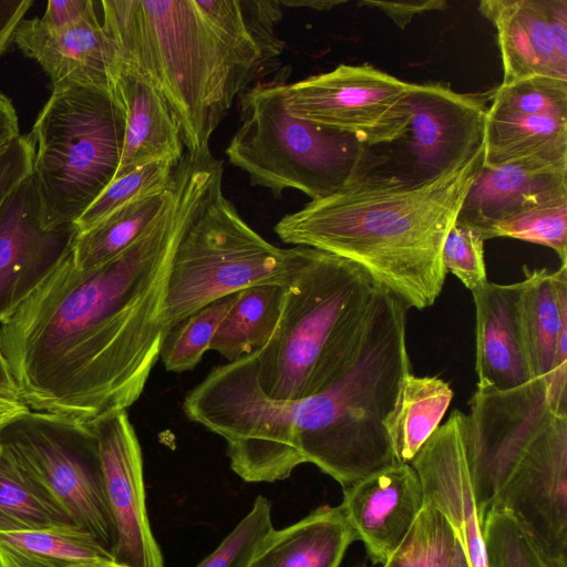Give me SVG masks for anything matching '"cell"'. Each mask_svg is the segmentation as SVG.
Returning a JSON list of instances; mask_svg holds the SVG:
<instances>
[{"label": "cell", "mask_w": 567, "mask_h": 567, "mask_svg": "<svg viewBox=\"0 0 567 567\" xmlns=\"http://www.w3.org/2000/svg\"><path fill=\"white\" fill-rule=\"evenodd\" d=\"M223 171L212 154L185 152L171 203L137 240L86 270L74 267L70 252L0 323L30 410L90 422L138 400L165 337L162 313L176 247Z\"/></svg>", "instance_id": "1"}, {"label": "cell", "mask_w": 567, "mask_h": 567, "mask_svg": "<svg viewBox=\"0 0 567 567\" xmlns=\"http://www.w3.org/2000/svg\"><path fill=\"white\" fill-rule=\"evenodd\" d=\"M120 62L145 78L177 118L185 151L209 141L240 95L270 72L284 43L279 0H102Z\"/></svg>", "instance_id": "2"}, {"label": "cell", "mask_w": 567, "mask_h": 567, "mask_svg": "<svg viewBox=\"0 0 567 567\" xmlns=\"http://www.w3.org/2000/svg\"><path fill=\"white\" fill-rule=\"evenodd\" d=\"M484 146L446 173L410 183L375 173L310 200L274 227L286 244L323 250L363 268L409 308L423 310L442 292L445 238L478 176Z\"/></svg>", "instance_id": "3"}, {"label": "cell", "mask_w": 567, "mask_h": 567, "mask_svg": "<svg viewBox=\"0 0 567 567\" xmlns=\"http://www.w3.org/2000/svg\"><path fill=\"white\" fill-rule=\"evenodd\" d=\"M466 443L478 515L507 512L557 567H567V414L534 379L507 391L478 389Z\"/></svg>", "instance_id": "4"}, {"label": "cell", "mask_w": 567, "mask_h": 567, "mask_svg": "<svg viewBox=\"0 0 567 567\" xmlns=\"http://www.w3.org/2000/svg\"><path fill=\"white\" fill-rule=\"evenodd\" d=\"M408 309L378 285L360 348L339 379L312 396L282 401V425L302 463L342 488L399 463L384 421L411 373Z\"/></svg>", "instance_id": "5"}, {"label": "cell", "mask_w": 567, "mask_h": 567, "mask_svg": "<svg viewBox=\"0 0 567 567\" xmlns=\"http://www.w3.org/2000/svg\"><path fill=\"white\" fill-rule=\"evenodd\" d=\"M377 286L358 264L303 246L282 285L276 328L255 351L262 392L300 400L336 382L360 348Z\"/></svg>", "instance_id": "6"}, {"label": "cell", "mask_w": 567, "mask_h": 567, "mask_svg": "<svg viewBox=\"0 0 567 567\" xmlns=\"http://www.w3.org/2000/svg\"><path fill=\"white\" fill-rule=\"evenodd\" d=\"M282 85L259 82L239 95L240 126L225 153L251 185L275 197L298 189L315 200L383 169L386 158L374 147L291 115Z\"/></svg>", "instance_id": "7"}, {"label": "cell", "mask_w": 567, "mask_h": 567, "mask_svg": "<svg viewBox=\"0 0 567 567\" xmlns=\"http://www.w3.org/2000/svg\"><path fill=\"white\" fill-rule=\"evenodd\" d=\"M31 176L45 229L72 225L114 179L125 113L109 90L54 86L31 131Z\"/></svg>", "instance_id": "8"}, {"label": "cell", "mask_w": 567, "mask_h": 567, "mask_svg": "<svg viewBox=\"0 0 567 567\" xmlns=\"http://www.w3.org/2000/svg\"><path fill=\"white\" fill-rule=\"evenodd\" d=\"M219 176L173 257L163 305L166 334L210 302L258 285H284L303 246L280 248L256 233L225 197Z\"/></svg>", "instance_id": "9"}, {"label": "cell", "mask_w": 567, "mask_h": 567, "mask_svg": "<svg viewBox=\"0 0 567 567\" xmlns=\"http://www.w3.org/2000/svg\"><path fill=\"white\" fill-rule=\"evenodd\" d=\"M0 443L76 526L113 553L114 526L87 422L29 410L0 431Z\"/></svg>", "instance_id": "10"}, {"label": "cell", "mask_w": 567, "mask_h": 567, "mask_svg": "<svg viewBox=\"0 0 567 567\" xmlns=\"http://www.w3.org/2000/svg\"><path fill=\"white\" fill-rule=\"evenodd\" d=\"M409 90L410 83L368 64H340L282 85L291 115L353 135L372 147L389 145L404 133Z\"/></svg>", "instance_id": "11"}, {"label": "cell", "mask_w": 567, "mask_h": 567, "mask_svg": "<svg viewBox=\"0 0 567 567\" xmlns=\"http://www.w3.org/2000/svg\"><path fill=\"white\" fill-rule=\"evenodd\" d=\"M489 95L461 94L441 83H410L409 123L391 143L401 159L393 176L422 183L472 157L484 146Z\"/></svg>", "instance_id": "12"}, {"label": "cell", "mask_w": 567, "mask_h": 567, "mask_svg": "<svg viewBox=\"0 0 567 567\" xmlns=\"http://www.w3.org/2000/svg\"><path fill=\"white\" fill-rule=\"evenodd\" d=\"M527 159L567 162V80L534 76L492 93L483 166Z\"/></svg>", "instance_id": "13"}, {"label": "cell", "mask_w": 567, "mask_h": 567, "mask_svg": "<svg viewBox=\"0 0 567 567\" xmlns=\"http://www.w3.org/2000/svg\"><path fill=\"white\" fill-rule=\"evenodd\" d=\"M87 423L114 526L115 561L125 567H164L147 515L141 445L127 412L109 413Z\"/></svg>", "instance_id": "14"}, {"label": "cell", "mask_w": 567, "mask_h": 567, "mask_svg": "<svg viewBox=\"0 0 567 567\" xmlns=\"http://www.w3.org/2000/svg\"><path fill=\"white\" fill-rule=\"evenodd\" d=\"M75 224L45 229L31 174L0 207V323L72 250Z\"/></svg>", "instance_id": "15"}, {"label": "cell", "mask_w": 567, "mask_h": 567, "mask_svg": "<svg viewBox=\"0 0 567 567\" xmlns=\"http://www.w3.org/2000/svg\"><path fill=\"white\" fill-rule=\"evenodd\" d=\"M467 414L454 410L410 462L424 501L452 526L470 567H488L466 443Z\"/></svg>", "instance_id": "16"}, {"label": "cell", "mask_w": 567, "mask_h": 567, "mask_svg": "<svg viewBox=\"0 0 567 567\" xmlns=\"http://www.w3.org/2000/svg\"><path fill=\"white\" fill-rule=\"evenodd\" d=\"M425 505L420 477L398 463L343 488L340 507L373 564H385Z\"/></svg>", "instance_id": "17"}, {"label": "cell", "mask_w": 567, "mask_h": 567, "mask_svg": "<svg viewBox=\"0 0 567 567\" xmlns=\"http://www.w3.org/2000/svg\"><path fill=\"white\" fill-rule=\"evenodd\" d=\"M12 42L49 75L52 86L78 84L112 92L116 47L93 10L81 21L53 28L22 19Z\"/></svg>", "instance_id": "18"}, {"label": "cell", "mask_w": 567, "mask_h": 567, "mask_svg": "<svg viewBox=\"0 0 567 567\" xmlns=\"http://www.w3.org/2000/svg\"><path fill=\"white\" fill-rule=\"evenodd\" d=\"M520 281L487 282L472 292L475 303V371L478 389L507 391L534 380L520 320Z\"/></svg>", "instance_id": "19"}, {"label": "cell", "mask_w": 567, "mask_h": 567, "mask_svg": "<svg viewBox=\"0 0 567 567\" xmlns=\"http://www.w3.org/2000/svg\"><path fill=\"white\" fill-rule=\"evenodd\" d=\"M567 197V162L519 161L482 166L457 220L482 231L524 209Z\"/></svg>", "instance_id": "20"}, {"label": "cell", "mask_w": 567, "mask_h": 567, "mask_svg": "<svg viewBox=\"0 0 567 567\" xmlns=\"http://www.w3.org/2000/svg\"><path fill=\"white\" fill-rule=\"evenodd\" d=\"M112 93L125 113L123 151L114 178L154 161L179 163L185 145L177 118L156 89L117 55Z\"/></svg>", "instance_id": "21"}, {"label": "cell", "mask_w": 567, "mask_h": 567, "mask_svg": "<svg viewBox=\"0 0 567 567\" xmlns=\"http://www.w3.org/2000/svg\"><path fill=\"white\" fill-rule=\"evenodd\" d=\"M478 11L497 31L501 84L534 76L567 80V61L555 48L545 0H483Z\"/></svg>", "instance_id": "22"}, {"label": "cell", "mask_w": 567, "mask_h": 567, "mask_svg": "<svg viewBox=\"0 0 567 567\" xmlns=\"http://www.w3.org/2000/svg\"><path fill=\"white\" fill-rule=\"evenodd\" d=\"M357 540L340 505L321 506L262 539L248 567H339Z\"/></svg>", "instance_id": "23"}, {"label": "cell", "mask_w": 567, "mask_h": 567, "mask_svg": "<svg viewBox=\"0 0 567 567\" xmlns=\"http://www.w3.org/2000/svg\"><path fill=\"white\" fill-rule=\"evenodd\" d=\"M519 320L533 379L545 382L560 337L567 333V264L555 270L523 267Z\"/></svg>", "instance_id": "24"}, {"label": "cell", "mask_w": 567, "mask_h": 567, "mask_svg": "<svg viewBox=\"0 0 567 567\" xmlns=\"http://www.w3.org/2000/svg\"><path fill=\"white\" fill-rule=\"evenodd\" d=\"M115 561L113 553L74 524L0 532V567H82Z\"/></svg>", "instance_id": "25"}, {"label": "cell", "mask_w": 567, "mask_h": 567, "mask_svg": "<svg viewBox=\"0 0 567 567\" xmlns=\"http://www.w3.org/2000/svg\"><path fill=\"white\" fill-rule=\"evenodd\" d=\"M454 392L437 377L408 374L384 421L399 463H410L440 426Z\"/></svg>", "instance_id": "26"}, {"label": "cell", "mask_w": 567, "mask_h": 567, "mask_svg": "<svg viewBox=\"0 0 567 567\" xmlns=\"http://www.w3.org/2000/svg\"><path fill=\"white\" fill-rule=\"evenodd\" d=\"M175 185L174 169L168 184L125 204L91 229L78 234L71 251L74 267L93 268L131 246L167 208Z\"/></svg>", "instance_id": "27"}, {"label": "cell", "mask_w": 567, "mask_h": 567, "mask_svg": "<svg viewBox=\"0 0 567 567\" xmlns=\"http://www.w3.org/2000/svg\"><path fill=\"white\" fill-rule=\"evenodd\" d=\"M282 293L281 285H258L238 291L208 350L230 362L264 347L276 328Z\"/></svg>", "instance_id": "28"}, {"label": "cell", "mask_w": 567, "mask_h": 567, "mask_svg": "<svg viewBox=\"0 0 567 567\" xmlns=\"http://www.w3.org/2000/svg\"><path fill=\"white\" fill-rule=\"evenodd\" d=\"M0 444V532L74 524L14 454Z\"/></svg>", "instance_id": "29"}, {"label": "cell", "mask_w": 567, "mask_h": 567, "mask_svg": "<svg viewBox=\"0 0 567 567\" xmlns=\"http://www.w3.org/2000/svg\"><path fill=\"white\" fill-rule=\"evenodd\" d=\"M236 298L237 292L210 302L165 334L159 357L167 371L184 372L197 365Z\"/></svg>", "instance_id": "30"}, {"label": "cell", "mask_w": 567, "mask_h": 567, "mask_svg": "<svg viewBox=\"0 0 567 567\" xmlns=\"http://www.w3.org/2000/svg\"><path fill=\"white\" fill-rule=\"evenodd\" d=\"M456 542L444 515L425 503L403 542L382 567H453Z\"/></svg>", "instance_id": "31"}, {"label": "cell", "mask_w": 567, "mask_h": 567, "mask_svg": "<svg viewBox=\"0 0 567 567\" xmlns=\"http://www.w3.org/2000/svg\"><path fill=\"white\" fill-rule=\"evenodd\" d=\"M483 238L507 237L551 248L567 264V197L508 216L482 231Z\"/></svg>", "instance_id": "32"}, {"label": "cell", "mask_w": 567, "mask_h": 567, "mask_svg": "<svg viewBox=\"0 0 567 567\" xmlns=\"http://www.w3.org/2000/svg\"><path fill=\"white\" fill-rule=\"evenodd\" d=\"M488 567H557L507 512L492 507L483 522Z\"/></svg>", "instance_id": "33"}, {"label": "cell", "mask_w": 567, "mask_h": 567, "mask_svg": "<svg viewBox=\"0 0 567 567\" xmlns=\"http://www.w3.org/2000/svg\"><path fill=\"white\" fill-rule=\"evenodd\" d=\"M177 164L172 159L154 161L114 178L75 221L79 234L91 229L125 204L168 184Z\"/></svg>", "instance_id": "34"}, {"label": "cell", "mask_w": 567, "mask_h": 567, "mask_svg": "<svg viewBox=\"0 0 567 567\" xmlns=\"http://www.w3.org/2000/svg\"><path fill=\"white\" fill-rule=\"evenodd\" d=\"M272 528L271 504L260 495L219 546L195 567H248L262 539Z\"/></svg>", "instance_id": "35"}, {"label": "cell", "mask_w": 567, "mask_h": 567, "mask_svg": "<svg viewBox=\"0 0 567 567\" xmlns=\"http://www.w3.org/2000/svg\"><path fill=\"white\" fill-rule=\"evenodd\" d=\"M484 241L480 230L456 219L443 245L442 261L446 272L457 277L471 292L488 282Z\"/></svg>", "instance_id": "36"}, {"label": "cell", "mask_w": 567, "mask_h": 567, "mask_svg": "<svg viewBox=\"0 0 567 567\" xmlns=\"http://www.w3.org/2000/svg\"><path fill=\"white\" fill-rule=\"evenodd\" d=\"M35 143L32 134L20 135L0 152V207L16 187L31 174Z\"/></svg>", "instance_id": "37"}, {"label": "cell", "mask_w": 567, "mask_h": 567, "mask_svg": "<svg viewBox=\"0 0 567 567\" xmlns=\"http://www.w3.org/2000/svg\"><path fill=\"white\" fill-rule=\"evenodd\" d=\"M359 6L375 7L384 12L393 22L400 28L404 29L415 14H421L426 11L444 10L446 1L442 0H424V1H406V2H392V1H374L362 0L358 2Z\"/></svg>", "instance_id": "38"}, {"label": "cell", "mask_w": 567, "mask_h": 567, "mask_svg": "<svg viewBox=\"0 0 567 567\" xmlns=\"http://www.w3.org/2000/svg\"><path fill=\"white\" fill-rule=\"evenodd\" d=\"M95 10L92 0L49 1L41 20L53 28L76 23Z\"/></svg>", "instance_id": "39"}, {"label": "cell", "mask_w": 567, "mask_h": 567, "mask_svg": "<svg viewBox=\"0 0 567 567\" xmlns=\"http://www.w3.org/2000/svg\"><path fill=\"white\" fill-rule=\"evenodd\" d=\"M32 4V0H0V55L12 42L17 25Z\"/></svg>", "instance_id": "40"}, {"label": "cell", "mask_w": 567, "mask_h": 567, "mask_svg": "<svg viewBox=\"0 0 567 567\" xmlns=\"http://www.w3.org/2000/svg\"><path fill=\"white\" fill-rule=\"evenodd\" d=\"M548 25L559 56L567 61V0H545Z\"/></svg>", "instance_id": "41"}, {"label": "cell", "mask_w": 567, "mask_h": 567, "mask_svg": "<svg viewBox=\"0 0 567 567\" xmlns=\"http://www.w3.org/2000/svg\"><path fill=\"white\" fill-rule=\"evenodd\" d=\"M20 136L19 120L11 101L0 92V145Z\"/></svg>", "instance_id": "42"}, {"label": "cell", "mask_w": 567, "mask_h": 567, "mask_svg": "<svg viewBox=\"0 0 567 567\" xmlns=\"http://www.w3.org/2000/svg\"><path fill=\"white\" fill-rule=\"evenodd\" d=\"M0 400L22 402L17 380L4 354L0 339ZM23 403V402H22Z\"/></svg>", "instance_id": "43"}, {"label": "cell", "mask_w": 567, "mask_h": 567, "mask_svg": "<svg viewBox=\"0 0 567 567\" xmlns=\"http://www.w3.org/2000/svg\"><path fill=\"white\" fill-rule=\"evenodd\" d=\"M29 410L22 402L0 400V431Z\"/></svg>", "instance_id": "44"}, {"label": "cell", "mask_w": 567, "mask_h": 567, "mask_svg": "<svg viewBox=\"0 0 567 567\" xmlns=\"http://www.w3.org/2000/svg\"><path fill=\"white\" fill-rule=\"evenodd\" d=\"M284 7H308L316 10H330L344 1L339 0H279Z\"/></svg>", "instance_id": "45"}, {"label": "cell", "mask_w": 567, "mask_h": 567, "mask_svg": "<svg viewBox=\"0 0 567 567\" xmlns=\"http://www.w3.org/2000/svg\"><path fill=\"white\" fill-rule=\"evenodd\" d=\"M453 567H470L466 556L458 540L456 542Z\"/></svg>", "instance_id": "46"}, {"label": "cell", "mask_w": 567, "mask_h": 567, "mask_svg": "<svg viewBox=\"0 0 567 567\" xmlns=\"http://www.w3.org/2000/svg\"><path fill=\"white\" fill-rule=\"evenodd\" d=\"M82 567H125L116 561H111V563H104V564H96V565H87V566H82Z\"/></svg>", "instance_id": "47"}, {"label": "cell", "mask_w": 567, "mask_h": 567, "mask_svg": "<svg viewBox=\"0 0 567 567\" xmlns=\"http://www.w3.org/2000/svg\"><path fill=\"white\" fill-rule=\"evenodd\" d=\"M6 145H0V152L6 147Z\"/></svg>", "instance_id": "48"}, {"label": "cell", "mask_w": 567, "mask_h": 567, "mask_svg": "<svg viewBox=\"0 0 567 567\" xmlns=\"http://www.w3.org/2000/svg\"><path fill=\"white\" fill-rule=\"evenodd\" d=\"M1 449H2V446H1V444H0V453H1Z\"/></svg>", "instance_id": "49"}, {"label": "cell", "mask_w": 567, "mask_h": 567, "mask_svg": "<svg viewBox=\"0 0 567 567\" xmlns=\"http://www.w3.org/2000/svg\"><path fill=\"white\" fill-rule=\"evenodd\" d=\"M359 567H361V566H359Z\"/></svg>", "instance_id": "50"}]
</instances>
